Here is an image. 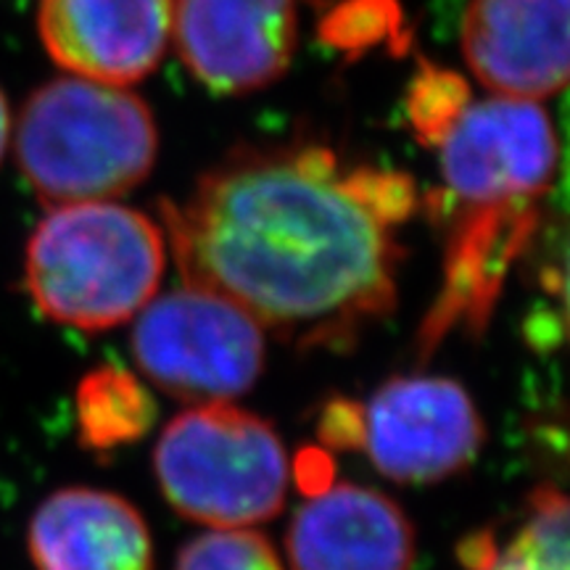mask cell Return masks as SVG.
<instances>
[{"instance_id":"6da1fadb","label":"cell","mask_w":570,"mask_h":570,"mask_svg":"<svg viewBox=\"0 0 570 570\" xmlns=\"http://www.w3.org/2000/svg\"><path fill=\"white\" fill-rule=\"evenodd\" d=\"M415 202L407 175L341 169L312 146L225 164L161 217L185 285L298 346L341 348L394 309V227Z\"/></svg>"},{"instance_id":"7a4b0ae2","label":"cell","mask_w":570,"mask_h":570,"mask_svg":"<svg viewBox=\"0 0 570 570\" xmlns=\"http://www.w3.org/2000/svg\"><path fill=\"white\" fill-rule=\"evenodd\" d=\"M164 267L167 240L151 217L114 202L63 204L35 227L24 285L53 323L109 331L151 302Z\"/></svg>"},{"instance_id":"3957f363","label":"cell","mask_w":570,"mask_h":570,"mask_svg":"<svg viewBox=\"0 0 570 570\" xmlns=\"http://www.w3.org/2000/svg\"><path fill=\"white\" fill-rule=\"evenodd\" d=\"M159 130L148 104L122 85L59 77L27 98L17 161L42 202H111L151 175Z\"/></svg>"},{"instance_id":"277c9868","label":"cell","mask_w":570,"mask_h":570,"mask_svg":"<svg viewBox=\"0 0 570 570\" xmlns=\"http://www.w3.org/2000/svg\"><path fill=\"white\" fill-rule=\"evenodd\" d=\"M154 470L167 502L209 529L267 523L288 491V454L275 428L230 402L196 404L169 420Z\"/></svg>"},{"instance_id":"5b68a950","label":"cell","mask_w":570,"mask_h":570,"mask_svg":"<svg viewBox=\"0 0 570 570\" xmlns=\"http://www.w3.org/2000/svg\"><path fill=\"white\" fill-rule=\"evenodd\" d=\"M132 354L142 375L183 402H233L265 370V327L238 304L185 285L135 315Z\"/></svg>"},{"instance_id":"8992f818","label":"cell","mask_w":570,"mask_h":570,"mask_svg":"<svg viewBox=\"0 0 570 570\" xmlns=\"http://www.w3.org/2000/svg\"><path fill=\"white\" fill-rule=\"evenodd\" d=\"M436 151L449 219L539 214L558 169L552 119L518 98L468 104Z\"/></svg>"},{"instance_id":"52a82bcc","label":"cell","mask_w":570,"mask_h":570,"mask_svg":"<svg viewBox=\"0 0 570 570\" xmlns=\"http://www.w3.org/2000/svg\"><path fill=\"white\" fill-rule=\"evenodd\" d=\"M483 436L481 412L458 381L402 375L360 410L356 446L391 481L436 483L470 465Z\"/></svg>"},{"instance_id":"ba28073f","label":"cell","mask_w":570,"mask_h":570,"mask_svg":"<svg viewBox=\"0 0 570 570\" xmlns=\"http://www.w3.org/2000/svg\"><path fill=\"white\" fill-rule=\"evenodd\" d=\"M173 38L204 88L219 96L262 90L296 53V0H175Z\"/></svg>"},{"instance_id":"9c48e42d","label":"cell","mask_w":570,"mask_h":570,"mask_svg":"<svg viewBox=\"0 0 570 570\" xmlns=\"http://www.w3.org/2000/svg\"><path fill=\"white\" fill-rule=\"evenodd\" d=\"M175 0H42L38 30L69 75L125 88L161 63Z\"/></svg>"},{"instance_id":"30bf717a","label":"cell","mask_w":570,"mask_h":570,"mask_svg":"<svg viewBox=\"0 0 570 570\" xmlns=\"http://www.w3.org/2000/svg\"><path fill=\"white\" fill-rule=\"evenodd\" d=\"M570 0H470L462 53L494 96L544 101L568 82Z\"/></svg>"},{"instance_id":"8fae6325","label":"cell","mask_w":570,"mask_h":570,"mask_svg":"<svg viewBox=\"0 0 570 570\" xmlns=\"http://www.w3.org/2000/svg\"><path fill=\"white\" fill-rule=\"evenodd\" d=\"M294 570H412L415 529L394 499L356 483H333L291 520Z\"/></svg>"},{"instance_id":"7c38bea8","label":"cell","mask_w":570,"mask_h":570,"mask_svg":"<svg viewBox=\"0 0 570 570\" xmlns=\"http://www.w3.org/2000/svg\"><path fill=\"white\" fill-rule=\"evenodd\" d=\"M38 570H154V541L130 502L98 489H61L27 533Z\"/></svg>"},{"instance_id":"4fadbf2b","label":"cell","mask_w":570,"mask_h":570,"mask_svg":"<svg viewBox=\"0 0 570 570\" xmlns=\"http://www.w3.org/2000/svg\"><path fill=\"white\" fill-rule=\"evenodd\" d=\"M470 570H570L568 499L544 487L531 497V512L508 547L499 550L494 533L481 531L462 544Z\"/></svg>"},{"instance_id":"5bb4252c","label":"cell","mask_w":570,"mask_h":570,"mask_svg":"<svg viewBox=\"0 0 570 570\" xmlns=\"http://www.w3.org/2000/svg\"><path fill=\"white\" fill-rule=\"evenodd\" d=\"M77 415L85 444L106 449L140 439L154 420V402L132 375L101 367L80 383Z\"/></svg>"},{"instance_id":"9a60e30c","label":"cell","mask_w":570,"mask_h":570,"mask_svg":"<svg viewBox=\"0 0 570 570\" xmlns=\"http://www.w3.org/2000/svg\"><path fill=\"white\" fill-rule=\"evenodd\" d=\"M468 104L470 90L462 77L423 61L407 92L412 130L425 146L436 148Z\"/></svg>"},{"instance_id":"2e32d148","label":"cell","mask_w":570,"mask_h":570,"mask_svg":"<svg viewBox=\"0 0 570 570\" xmlns=\"http://www.w3.org/2000/svg\"><path fill=\"white\" fill-rule=\"evenodd\" d=\"M175 570H283V562L262 533L217 529L188 541Z\"/></svg>"},{"instance_id":"e0dca14e","label":"cell","mask_w":570,"mask_h":570,"mask_svg":"<svg viewBox=\"0 0 570 570\" xmlns=\"http://www.w3.org/2000/svg\"><path fill=\"white\" fill-rule=\"evenodd\" d=\"M389 0H362V3L348 6L344 11L333 13V27H336V46H367L377 30H386L391 21H386Z\"/></svg>"},{"instance_id":"ac0fdd59","label":"cell","mask_w":570,"mask_h":570,"mask_svg":"<svg viewBox=\"0 0 570 570\" xmlns=\"http://www.w3.org/2000/svg\"><path fill=\"white\" fill-rule=\"evenodd\" d=\"M9 140H11V111H9V101H6L3 90H0V161H3Z\"/></svg>"}]
</instances>
